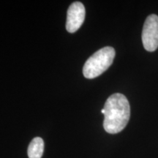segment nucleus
I'll use <instances>...</instances> for the list:
<instances>
[{"label": "nucleus", "instance_id": "1", "mask_svg": "<svg viewBox=\"0 0 158 158\" xmlns=\"http://www.w3.org/2000/svg\"><path fill=\"white\" fill-rule=\"evenodd\" d=\"M103 127L110 134L121 132L127 126L130 116V107L124 94L115 93L107 99L104 106Z\"/></svg>", "mask_w": 158, "mask_h": 158}, {"label": "nucleus", "instance_id": "2", "mask_svg": "<svg viewBox=\"0 0 158 158\" xmlns=\"http://www.w3.org/2000/svg\"><path fill=\"white\" fill-rule=\"evenodd\" d=\"M115 55L114 48L110 46L104 47L96 51L84 65L83 74L85 78L92 79L103 73L112 64Z\"/></svg>", "mask_w": 158, "mask_h": 158}, {"label": "nucleus", "instance_id": "3", "mask_svg": "<svg viewBox=\"0 0 158 158\" xmlns=\"http://www.w3.org/2000/svg\"><path fill=\"white\" fill-rule=\"evenodd\" d=\"M142 43L146 50L152 52L158 48V16L149 15L144 22L142 31Z\"/></svg>", "mask_w": 158, "mask_h": 158}, {"label": "nucleus", "instance_id": "4", "mask_svg": "<svg viewBox=\"0 0 158 158\" xmlns=\"http://www.w3.org/2000/svg\"><path fill=\"white\" fill-rule=\"evenodd\" d=\"M86 15L84 5L80 2L72 3L68 10L66 29L68 32L74 33L81 27Z\"/></svg>", "mask_w": 158, "mask_h": 158}, {"label": "nucleus", "instance_id": "5", "mask_svg": "<svg viewBox=\"0 0 158 158\" xmlns=\"http://www.w3.org/2000/svg\"><path fill=\"white\" fill-rule=\"evenodd\" d=\"M44 151V141L41 138H33L28 147L29 158H41Z\"/></svg>", "mask_w": 158, "mask_h": 158}, {"label": "nucleus", "instance_id": "6", "mask_svg": "<svg viewBox=\"0 0 158 158\" xmlns=\"http://www.w3.org/2000/svg\"><path fill=\"white\" fill-rule=\"evenodd\" d=\"M101 113L103 114H105V110H104V108H102V109L101 110Z\"/></svg>", "mask_w": 158, "mask_h": 158}]
</instances>
